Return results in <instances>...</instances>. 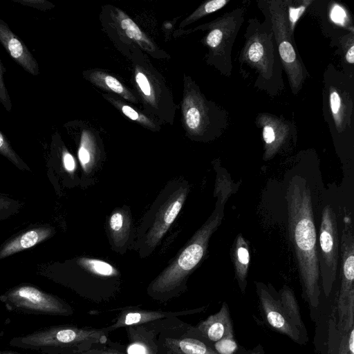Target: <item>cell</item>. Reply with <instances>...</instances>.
Here are the masks:
<instances>
[{
	"label": "cell",
	"mask_w": 354,
	"mask_h": 354,
	"mask_svg": "<svg viewBox=\"0 0 354 354\" xmlns=\"http://www.w3.org/2000/svg\"><path fill=\"white\" fill-rule=\"evenodd\" d=\"M230 0H212L201 6L191 17L192 19H196L206 15L214 12L224 7Z\"/></svg>",
	"instance_id": "4dcf8cb0"
},
{
	"label": "cell",
	"mask_w": 354,
	"mask_h": 354,
	"mask_svg": "<svg viewBox=\"0 0 354 354\" xmlns=\"http://www.w3.org/2000/svg\"><path fill=\"white\" fill-rule=\"evenodd\" d=\"M55 228L40 226L26 230L5 242L0 248V259L32 248L52 236Z\"/></svg>",
	"instance_id": "e0dca14e"
},
{
	"label": "cell",
	"mask_w": 354,
	"mask_h": 354,
	"mask_svg": "<svg viewBox=\"0 0 354 354\" xmlns=\"http://www.w3.org/2000/svg\"><path fill=\"white\" fill-rule=\"evenodd\" d=\"M349 217H345L340 240L341 283L335 306L339 325L354 323V236Z\"/></svg>",
	"instance_id": "ba28073f"
},
{
	"label": "cell",
	"mask_w": 354,
	"mask_h": 354,
	"mask_svg": "<svg viewBox=\"0 0 354 354\" xmlns=\"http://www.w3.org/2000/svg\"><path fill=\"white\" fill-rule=\"evenodd\" d=\"M243 11L239 9L226 13L214 23L208 32L205 42L220 59L225 75L231 73V50L233 41L243 21Z\"/></svg>",
	"instance_id": "30bf717a"
},
{
	"label": "cell",
	"mask_w": 354,
	"mask_h": 354,
	"mask_svg": "<svg viewBox=\"0 0 354 354\" xmlns=\"http://www.w3.org/2000/svg\"><path fill=\"white\" fill-rule=\"evenodd\" d=\"M248 32L243 49V61L255 68L261 77L270 80L276 73V55L273 44V32H268L262 28H256Z\"/></svg>",
	"instance_id": "8fae6325"
},
{
	"label": "cell",
	"mask_w": 354,
	"mask_h": 354,
	"mask_svg": "<svg viewBox=\"0 0 354 354\" xmlns=\"http://www.w3.org/2000/svg\"><path fill=\"white\" fill-rule=\"evenodd\" d=\"M0 354H44L41 353H21L14 351H0Z\"/></svg>",
	"instance_id": "7bdbcfd3"
},
{
	"label": "cell",
	"mask_w": 354,
	"mask_h": 354,
	"mask_svg": "<svg viewBox=\"0 0 354 354\" xmlns=\"http://www.w3.org/2000/svg\"><path fill=\"white\" fill-rule=\"evenodd\" d=\"M136 82L144 95L150 97L151 96V88L147 76L142 72H137Z\"/></svg>",
	"instance_id": "e575fe53"
},
{
	"label": "cell",
	"mask_w": 354,
	"mask_h": 354,
	"mask_svg": "<svg viewBox=\"0 0 354 354\" xmlns=\"http://www.w3.org/2000/svg\"><path fill=\"white\" fill-rule=\"evenodd\" d=\"M73 354H123L120 352L113 350H106V349H97L91 348L87 351H84L80 353H73Z\"/></svg>",
	"instance_id": "60d3db41"
},
{
	"label": "cell",
	"mask_w": 354,
	"mask_h": 354,
	"mask_svg": "<svg viewBox=\"0 0 354 354\" xmlns=\"http://www.w3.org/2000/svg\"><path fill=\"white\" fill-rule=\"evenodd\" d=\"M330 17L335 23L341 25L344 24L346 19V15L344 10L339 5H335L333 7L330 12Z\"/></svg>",
	"instance_id": "8d00e7d4"
},
{
	"label": "cell",
	"mask_w": 354,
	"mask_h": 354,
	"mask_svg": "<svg viewBox=\"0 0 354 354\" xmlns=\"http://www.w3.org/2000/svg\"><path fill=\"white\" fill-rule=\"evenodd\" d=\"M234 336L221 339L212 345V348L218 354H234L239 348Z\"/></svg>",
	"instance_id": "1f68e13d"
},
{
	"label": "cell",
	"mask_w": 354,
	"mask_h": 354,
	"mask_svg": "<svg viewBox=\"0 0 354 354\" xmlns=\"http://www.w3.org/2000/svg\"><path fill=\"white\" fill-rule=\"evenodd\" d=\"M78 158L84 172H90L94 164V154L91 142L86 133L82 136L78 149Z\"/></svg>",
	"instance_id": "484cf974"
},
{
	"label": "cell",
	"mask_w": 354,
	"mask_h": 354,
	"mask_svg": "<svg viewBox=\"0 0 354 354\" xmlns=\"http://www.w3.org/2000/svg\"><path fill=\"white\" fill-rule=\"evenodd\" d=\"M286 199L289 237L297 261L302 297L309 306L312 319L317 322L322 290L312 196L306 178L295 175L290 179Z\"/></svg>",
	"instance_id": "6da1fadb"
},
{
	"label": "cell",
	"mask_w": 354,
	"mask_h": 354,
	"mask_svg": "<svg viewBox=\"0 0 354 354\" xmlns=\"http://www.w3.org/2000/svg\"><path fill=\"white\" fill-rule=\"evenodd\" d=\"M259 306L264 322L273 330L283 334L299 344H306L305 339L285 313L277 292L272 286L256 282Z\"/></svg>",
	"instance_id": "9c48e42d"
},
{
	"label": "cell",
	"mask_w": 354,
	"mask_h": 354,
	"mask_svg": "<svg viewBox=\"0 0 354 354\" xmlns=\"http://www.w3.org/2000/svg\"><path fill=\"white\" fill-rule=\"evenodd\" d=\"M9 311L52 316H70L73 308L59 297L27 283L15 286L0 295Z\"/></svg>",
	"instance_id": "5b68a950"
},
{
	"label": "cell",
	"mask_w": 354,
	"mask_h": 354,
	"mask_svg": "<svg viewBox=\"0 0 354 354\" xmlns=\"http://www.w3.org/2000/svg\"><path fill=\"white\" fill-rule=\"evenodd\" d=\"M62 162L65 170L69 174H73L76 169V163L73 156L67 151L62 153Z\"/></svg>",
	"instance_id": "74e56055"
},
{
	"label": "cell",
	"mask_w": 354,
	"mask_h": 354,
	"mask_svg": "<svg viewBox=\"0 0 354 354\" xmlns=\"http://www.w3.org/2000/svg\"><path fill=\"white\" fill-rule=\"evenodd\" d=\"M192 337L198 339L212 348L221 339L234 336L232 319L228 305L223 302L220 310L209 315L192 328Z\"/></svg>",
	"instance_id": "7c38bea8"
},
{
	"label": "cell",
	"mask_w": 354,
	"mask_h": 354,
	"mask_svg": "<svg viewBox=\"0 0 354 354\" xmlns=\"http://www.w3.org/2000/svg\"><path fill=\"white\" fill-rule=\"evenodd\" d=\"M326 326V354H354V324L339 325L335 306H332Z\"/></svg>",
	"instance_id": "4fadbf2b"
},
{
	"label": "cell",
	"mask_w": 354,
	"mask_h": 354,
	"mask_svg": "<svg viewBox=\"0 0 354 354\" xmlns=\"http://www.w3.org/2000/svg\"><path fill=\"white\" fill-rule=\"evenodd\" d=\"M122 113L127 116L129 118L133 120H136L140 122L147 123V120L145 118L142 117L133 108L127 105H123L122 106Z\"/></svg>",
	"instance_id": "f35d334b"
},
{
	"label": "cell",
	"mask_w": 354,
	"mask_h": 354,
	"mask_svg": "<svg viewBox=\"0 0 354 354\" xmlns=\"http://www.w3.org/2000/svg\"><path fill=\"white\" fill-rule=\"evenodd\" d=\"M205 307L191 310H184L177 312L147 310L137 308H125L118 315L115 322L106 327L109 332H111L121 327L139 326L152 321L167 318L170 317L180 316L200 313Z\"/></svg>",
	"instance_id": "9a60e30c"
},
{
	"label": "cell",
	"mask_w": 354,
	"mask_h": 354,
	"mask_svg": "<svg viewBox=\"0 0 354 354\" xmlns=\"http://www.w3.org/2000/svg\"><path fill=\"white\" fill-rule=\"evenodd\" d=\"M271 29L277 50L293 94L301 88L307 71L295 48L292 35L289 30L286 6L281 1L270 2Z\"/></svg>",
	"instance_id": "8992f818"
},
{
	"label": "cell",
	"mask_w": 354,
	"mask_h": 354,
	"mask_svg": "<svg viewBox=\"0 0 354 354\" xmlns=\"http://www.w3.org/2000/svg\"><path fill=\"white\" fill-rule=\"evenodd\" d=\"M0 154L6 157L21 170L30 171L29 167L14 151L6 137L0 131Z\"/></svg>",
	"instance_id": "4316f807"
},
{
	"label": "cell",
	"mask_w": 354,
	"mask_h": 354,
	"mask_svg": "<svg viewBox=\"0 0 354 354\" xmlns=\"http://www.w3.org/2000/svg\"><path fill=\"white\" fill-rule=\"evenodd\" d=\"M0 42L9 55L26 72L39 74V64L24 43L0 19Z\"/></svg>",
	"instance_id": "5bb4252c"
},
{
	"label": "cell",
	"mask_w": 354,
	"mask_h": 354,
	"mask_svg": "<svg viewBox=\"0 0 354 354\" xmlns=\"http://www.w3.org/2000/svg\"><path fill=\"white\" fill-rule=\"evenodd\" d=\"M22 204L8 196L0 195V220L17 214Z\"/></svg>",
	"instance_id": "f1b7e54d"
},
{
	"label": "cell",
	"mask_w": 354,
	"mask_h": 354,
	"mask_svg": "<svg viewBox=\"0 0 354 354\" xmlns=\"http://www.w3.org/2000/svg\"><path fill=\"white\" fill-rule=\"evenodd\" d=\"M167 354H178V353H174V352L170 351H167Z\"/></svg>",
	"instance_id": "ee69618b"
},
{
	"label": "cell",
	"mask_w": 354,
	"mask_h": 354,
	"mask_svg": "<svg viewBox=\"0 0 354 354\" xmlns=\"http://www.w3.org/2000/svg\"><path fill=\"white\" fill-rule=\"evenodd\" d=\"M121 15L122 16L120 20V26L124 31L125 34L129 38L133 39L138 41H146L142 32L138 26L135 24V22L124 14L122 13Z\"/></svg>",
	"instance_id": "83f0119b"
},
{
	"label": "cell",
	"mask_w": 354,
	"mask_h": 354,
	"mask_svg": "<svg viewBox=\"0 0 354 354\" xmlns=\"http://www.w3.org/2000/svg\"><path fill=\"white\" fill-rule=\"evenodd\" d=\"M234 354H266L263 347L261 344H257L251 349H246L243 347L239 346L238 349Z\"/></svg>",
	"instance_id": "ab89813d"
},
{
	"label": "cell",
	"mask_w": 354,
	"mask_h": 354,
	"mask_svg": "<svg viewBox=\"0 0 354 354\" xmlns=\"http://www.w3.org/2000/svg\"><path fill=\"white\" fill-rule=\"evenodd\" d=\"M106 328H84L74 325L50 326L15 337L8 344L44 354H73L94 348L106 341Z\"/></svg>",
	"instance_id": "3957f363"
},
{
	"label": "cell",
	"mask_w": 354,
	"mask_h": 354,
	"mask_svg": "<svg viewBox=\"0 0 354 354\" xmlns=\"http://www.w3.org/2000/svg\"><path fill=\"white\" fill-rule=\"evenodd\" d=\"M231 255L239 287L241 292L245 293L250 263V252L248 245L241 234L237 235L234 241Z\"/></svg>",
	"instance_id": "d6986e66"
},
{
	"label": "cell",
	"mask_w": 354,
	"mask_h": 354,
	"mask_svg": "<svg viewBox=\"0 0 354 354\" xmlns=\"http://www.w3.org/2000/svg\"><path fill=\"white\" fill-rule=\"evenodd\" d=\"M127 328L129 344L127 354H157V346L151 332L141 325L131 326Z\"/></svg>",
	"instance_id": "ffe728a7"
},
{
	"label": "cell",
	"mask_w": 354,
	"mask_h": 354,
	"mask_svg": "<svg viewBox=\"0 0 354 354\" xmlns=\"http://www.w3.org/2000/svg\"><path fill=\"white\" fill-rule=\"evenodd\" d=\"M165 345L167 351L178 354H218L210 346L192 337L167 338Z\"/></svg>",
	"instance_id": "7402d4cb"
},
{
	"label": "cell",
	"mask_w": 354,
	"mask_h": 354,
	"mask_svg": "<svg viewBox=\"0 0 354 354\" xmlns=\"http://www.w3.org/2000/svg\"><path fill=\"white\" fill-rule=\"evenodd\" d=\"M259 122L263 127V139L265 151L263 159L272 158L287 140L290 129L287 122L268 115L259 118Z\"/></svg>",
	"instance_id": "2e32d148"
},
{
	"label": "cell",
	"mask_w": 354,
	"mask_h": 354,
	"mask_svg": "<svg viewBox=\"0 0 354 354\" xmlns=\"http://www.w3.org/2000/svg\"><path fill=\"white\" fill-rule=\"evenodd\" d=\"M4 68L0 60V102L10 112L12 110V102L3 79Z\"/></svg>",
	"instance_id": "d6a6232c"
},
{
	"label": "cell",
	"mask_w": 354,
	"mask_h": 354,
	"mask_svg": "<svg viewBox=\"0 0 354 354\" xmlns=\"http://www.w3.org/2000/svg\"><path fill=\"white\" fill-rule=\"evenodd\" d=\"M130 213L124 208L118 209L109 216L108 234L113 246L118 250L127 245L131 226Z\"/></svg>",
	"instance_id": "ac0fdd59"
},
{
	"label": "cell",
	"mask_w": 354,
	"mask_h": 354,
	"mask_svg": "<svg viewBox=\"0 0 354 354\" xmlns=\"http://www.w3.org/2000/svg\"><path fill=\"white\" fill-rule=\"evenodd\" d=\"M13 1L41 10H46L47 9L53 7V4L44 0H16Z\"/></svg>",
	"instance_id": "d590c367"
},
{
	"label": "cell",
	"mask_w": 354,
	"mask_h": 354,
	"mask_svg": "<svg viewBox=\"0 0 354 354\" xmlns=\"http://www.w3.org/2000/svg\"><path fill=\"white\" fill-rule=\"evenodd\" d=\"M78 263L92 274L100 277H113L118 273L111 264L99 259L81 258L78 259Z\"/></svg>",
	"instance_id": "cb8c5ba5"
},
{
	"label": "cell",
	"mask_w": 354,
	"mask_h": 354,
	"mask_svg": "<svg viewBox=\"0 0 354 354\" xmlns=\"http://www.w3.org/2000/svg\"><path fill=\"white\" fill-rule=\"evenodd\" d=\"M278 295L285 313L302 337L308 341L307 330L301 319L299 306L293 290L284 286L278 292Z\"/></svg>",
	"instance_id": "44dd1931"
},
{
	"label": "cell",
	"mask_w": 354,
	"mask_h": 354,
	"mask_svg": "<svg viewBox=\"0 0 354 354\" xmlns=\"http://www.w3.org/2000/svg\"><path fill=\"white\" fill-rule=\"evenodd\" d=\"M319 257H318L320 286L325 297L332 293L336 280L339 254V240L336 215L330 205L322 214L319 228Z\"/></svg>",
	"instance_id": "52a82bcc"
},
{
	"label": "cell",
	"mask_w": 354,
	"mask_h": 354,
	"mask_svg": "<svg viewBox=\"0 0 354 354\" xmlns=\"http://www.w3.org/2000/svg\"><path fill=\"white\" fill-rule=\"evenodd\" d=\"M329 104L336 128L340 131L348 119V105L344 97L333 86L329 89Z\"/></svg>",
	"instance_id": "603a6c76"
},
{
	"label": "cell",
	"mask_w": 354,
	"mask_h": 354,
	"mask_svg": "<svg viewBox=\"0 0 354 354\" xmlns=\"http://www.w3.org/2000/svg\"><path fill=\"white\" fill-rule=\"evenodd\" d=\"M312 3V1H303L298 6H288L287 17L288 21L289 30L292 35L297 22L306 11L307 7Z\"/></svg>",
	"instance_id": "f546056e"
},
{
	"label": "cell",
	"mask_w": 354,
	"mask_h": 354,
	"mask_svg": "<svg viewBox=\"0 0 354 354\" xmlns=\"http://www.w3.org/2000/svg\"><path fill=\"white\" fill-rule=\"evenodd\" d=\"M346 61L353 64L354 62V45L353 43L351 45V46L347 49L346 53Z\"/></svg>",
	"instance_id": "b9f144b4"
},
{
	"label": "cell",
	"mask_w": 354,
	"mask_h": 354,
	"mask_svg": "<svg viewBox=\"0 0 354 354\" xmlns=\"http://www.w3.org/2000/svg\"><path fill=\"white\" fill-rule=\"evenodd\" d=\"M100 79L106 87L126 98H129L124 86L116 78L111 75H103L100 77Z\"/></svg>",
	"instance_id": "836d02e7"
},
{
	"label": "cell",
	"mask_w": 354,
	"mask_h": 354,
	"mask_svg": "<svg viewBox=\"0 0 354 354\" xmlns=\"http://www.w3.org/2000/svg\"><path fill=\"white\" fill-rule=\"evenodd\" d=\"M187 193V185L174 182L158 196L138 230L136 245L142 257L148 256L161 241L178 215Z\"/></svg>",
	"instance_id": "277c9868"
},
{
	"label": "cell",
	"mask_w": 354,
	"mask_h": 354,
	"mask_svg": "<svg viewBox=\"0 0 354 354\" xmlns=\"http://www.w3.org/2000/svg\"><path fill=\"white\" fill-rule=\"evenodd\" d=\"M224 185L217 184L216 207L207 221L180 253L149 286L147 292L153 299L167 301L185 288L188 277L203 259L212 234L223 219L224 205L232 190Z\"/></svg>",
	"instance_id": "7a4b0ae2"
},
{
	"label": "cell",
	"mask_w": 354,
	"mask_h": 354,
	"mask_svg": "<svg viewBox=\"0 0 354 354\" xmlns=\"http://www.w3.org/2000/svg\"><path fill=\"white\" fill-rule=\"evenodd\" d=\"M187 127L193 131H198L203 127L205 119L202 107L195 102H189L184 111Z\"/></svg>",
	"instance_id": "d4e9b609"
}]
</instances>
